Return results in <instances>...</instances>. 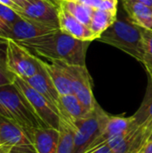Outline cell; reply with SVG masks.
I'll use <instances>...</instances> for the list:
<instances>
[{
	"mask_svg": "<svg viewBox=\"0 0 152 153\" xmlns=\"http://www.w3.org/2000/svg\"><path fill=\"white\" fill-rule=\"evenodd\" d=\"M91 41L81 40L60 28L41 36L18 42L31 54L48 61L86 65L87 50Z\"/></svg>",
	"mask_w": 152,
	"mask_h": 153,
	"instance_id": "1",
	"label": "cell"
},
{
	"mask_svg": "<svg viewBox=\"0 0 152 153\" xmlns=\"http://www.w3.org/2000/svg\"><path fill=\"white\" fill-rule=\"evenodd\" d=\"M0 116L16 123L31 142L35 131L40 127H46L14 82L0 87Z\"/></svg>",
	"mask_w": 152,
	"mask_h": 153,
	"instance_id": "2",
	"label": "cell"
},
{
	"mask_svg": "<svg viewBox=\"0 0 152 153\" xmlns=\"http://www.w3.org/2000/svg\"><path fill=\"white\" fill-rule=\"evenodd\" d=\"M99 41L115 47L142 63L143 39L140 26L128 17H117L116 21L99 38Z\"/></svg>",
	"mask_w": 152,
	"mask_h": 153,
	"instance_id": "3",
	"label": "cell"
},
{
	"mask_svg": "<svg viewBox=\"0 0 152 153\" xmlns=\"http://www.w3.org/2000/svg\"><path fill=\"white\" fill-rule=\"evenodd\" d=\"M5 40V64L8 70L23 80L37 74L41 67V59L12 39Z\"/></svg>",
	"mask_w": 152,
	"mask_h": 153,
	"instance_id": "4",
	"label": "cell"
},
{
	"mask_svg": "<svg viewBox=\"0 0 152 153\" xmlns=\"http://www.w3.org/2000/svg\"><path fill=\"white\" fill-rule=\"evenodd\" d=\"M103 108L97 104L95 108L83 118L72 124L74 130V151L73 153L88 152L102 132L101 115Z\"/></svg>",
	"mask_w": 152,
	"mask_h": 153,
	"instance_id": "5",
	"label": "cell"
},
{
	"mask_svg": "<svg viewBox=\"0 0 152 153\" xmlns=\"http://www.w3.org/2000/svg\"><path fill=\"white\" fill-rule=\"evenodd\" d=\"M13 82L27 98L34 111L44 125L47 127L59 130L62 118L57 108L23 79L15 76Z\"/></svg>",
	"mask_w": 152,
	"mask_h": 153,
	"instance_id": "6",
	"label": "cell"
},
{
	"mask_svg": "<svg viewBox=\"0 0 152 153\" xmlns=\"http://www.w3.org/2000/svg\"><path fill=\"white\" fill-rule=\"evenodd\" d=\"M61 63L69 76L73 86V94L88 110L91 111L95 108L97 100L92 91L93 81L87 69V66L67 65L64 62Z\"/></svg>",
	"mask_w": 152,
	"mask_h": 153,
	"instance_id": "7",
	"label": "cell"
},
{
	"mask_svg": "<svg viewBox=\"0 0 152 153\" xmlns=\"http://www.w3.org/2000/svg\"><path fill=\"white\" fill-rule=\"evenodd\" d=\"M16 13L23 18L59 29L58 5L47 0H28Z\"/></svg>",
	"mask_w": 152,
	"mask_h": 153,
	"instance_id": "8",
	"label": "cell"
},
{
	"mask_svg": "<svg viewBox=\"0 0 152 153\" xmlns=\"http://www.w3.org/2000/svg\"><path fill=\"white\" fill-rule=\"evenodd\" d=\"M101 123H102V132L99 137L94 142L90 150H92L96 147H99L104 143H107L111 138L121 134L130 128L137 126L133 117H125L123 116H112L108 114L103 110L101 115ZM89 150V151H90Z\"/></svg>",
	"mask_w": 152,
	"mask_h": 153,
	"instance_id": "9",
	"label": "cell"
},
{
	"mask_svg": "<svg viewBox=\"0 0 152 153\" xmlns=\"http://www.w3.org/2000/svg\"><path fill=\"white\" fill-rule=\"evenodd\" d=\"M147 143V140L138 127L134 126L126 132L111 138L107 144L113 153H136Z\"/></svg>",
	"mask_w": 152,
	"mask_h": 153,
	"instance_id": "10",
	"label": "cell"
},
{
	"mask_svg": "<svg viewBox=\"0 0 152 153\" xmlns=\"http://www.w3.org/2000/svg\"><path fill=\"white\" fill-rule=\"evenodd\" d=\"M55 30L56 29L21 16L19 20L10 26V35L8 39L20 42L41 36Z\"/></svg>",
	"mask_w": 152,
	"mask_h": 153,
	"instance_id": "11",
	"label": "cell"
},
{
	"mask_svg": "<svg viewBox=\"0 0 152 153\" xmlns=\"http://www.w3.org/2000/svg\"><path fill=\"white\" fill-rule=\"evenodd\" d=\"M58 22L59 28L73 37L87 41L97 39L96 36L90 30V27L80 22L66 9L58 4Z\"/></svg>",
	"mask_w": 152,
	"mask_h": 153,
	"instance_id": "12",
	"label": "cell"
},
{
	"mask_svg": "<svg viewBox=\"0 0 152 153\" xmlns=\"http://www.w3.org/2000/svg\"><path fill=\"white\" fill-rule=\"evenodd\" d=\"M0 140L7 148L33 146L26 133L13 121L0 116Z\"/></svg>",
	"mask_w": 152,
	"mask_h": 153,
	"instance_id": "13",
	"label": "cell"
},
{
	"mask_svg": "<svg viewBox=\"0 0 152 153\" xmlns=\"http://www.w3.org/2000/svg\"><path fill=\"white\" fill-rule=\"evenodd\" d=\"M134 123L143 133L147 142L152 134V78L148 75V85L143 100L135 112L132 116Z\"/></svg>",
	"mask_w": 152,
	"mask_h": 153,
	"instance_id": "14",
	"label": "cell"
},
{
	"mask_svg": "<svg viewBox=\"0 0 152 153\" xmlns=\"http://www.w3.org/2000/svg\"><path fill=\"white\" fill-rule=\"evenodd\" d=\"M41 63H42V67L40 71L37 74L33 75L32 77L25 79L24 81L27 83H29L33 89H35L38 92L43 95L51 104H53L57 108L60 94L58 93L48 73L47 72L43 65L42 59H41Z\"/></svg>",
	"mask_w": 152,
	"mask_h": 153,
	"instance_id": "15",
	"label": "cell"
},
{
	"mask_svg": "<svg viewBox=\"0 0 152 153\" xmlns=\"http://www.w3.org/2000/svg\"><path fill=\"white\" fill-rule=\"evenodd\" d=\"M57 109L61 118L70 124L83 118L90 112L74 94L60 95Z\"/></svg>",
	"mask_w": 152,
	"mask_h": 153,
	"instance_id": "16",
	"label": "cell"
},
{
	"mask_svg": "<svg viewBox=\"0 0 152 153\" xmlns=\"http://www.w3.org/2000/svg\"><path fill=\"white\" fill-rule=\"evenodd\" d=\"M59 130L52 127H40L33 135L32 143L37 153H56Z\"/></svg>",
	"mask_w": 152,
	"mask_h": 153,
	"instance_id": "17",
	"label": "cell"
},
{
	"mask_svg": "<svg viewBox=\"0 0 152 153\" xmlns=\"http://www.w3.org/2000/svg\"><path fill=\"white\" fill-rule=\"evenodd\" d=\"M123 7L127 17L134 24L145 28L152 29V8L139 2L131 0H122Z\"/></svg>",
	"mask_w": 152,
	"mask_h": 153,
	"instance_id": "18",
	"label": "cell"
},
{
	"mask_svg": "<svg viewBox=\"0 0 152 153\" xmlns=\"http://www.w3.org/2000/svg\"><path fill=\"white\" fill-rule=\"evenodd\" d=\"M43 65L48 73L55 87L60 95L73 94V86L67 73L60 61H43Z\"/></svg>",
	"mask_w": 152,
	"mask_h": 153,
	"instance_id": "19",
	"label": "cell"
},
{
	"mask_svg": "<svg viewBox=\"0 0 152 153\" xmlns=\"http://www.w3.org/2000/svg\"><path fill=\"white\" fill-rule=\"evenodd\" d=\"M116 19L117 11L94 9L89 27L98 39L99 36L116 21Z\"/></svg>",
	"mask_w": 152,
	"mask_h": 153,
	"instance_id": "20",
	"label": "cell"
},
{
	"mask_svg": "<svg viewBox=\"0 0 152 153\" xmlns=\"http://www.w3.org/2000/svg\"><path fill=\"white\" fill-rule=\"evenodd\" d=\"M59 4L66 9L80 22L87 26L90 25L94 8H91L77 0H59Z\"/></svg>",
	"mask_w": 152,
	"mask_h": 153,
	"instance_id": "21",
	"label": "cell"
},
{
	"mask_svg": "<svg viewBox=\"0 0 152 153\" xmlns=\"http://www.w3.org/2000/svg\"><path fill=\"white\" fill-rule=\"evenodd\" d=\"M74 130L72 124L65 120L61 121L59 128V141L56 153H73Z\"/></svg>",
	"mask_w": 152,
	"mask_h": 153,
	"instance_id": "22",
	"label": "cell"
},
{
	"mask_svg": "<svg viewBox=\"0 0 152 153\" xmlns=\"http://www.w3.org/2000/svg\"><path fill=\"white\" fill-rule=\"evenodd\" d=\"M140 28L143 39V59L142 64L144 65L148 75L152 78V29Z\"/></svg>",
	"mask_w": 152,
	"mask_h": 153,
	"instance_id": "23",
	"label": "cell"
},
{
	"mask_svg": "<svg viewBox=\"0 0 152 153\" xmlns=\"http://www.w3.org/2000/svg\"><path fill=\"white\" fill-rule=\"evenodd\" d=\"M91 8L117 11V0H77Z\"/></svg>",
	"mask_w": 152,
	"mask_h": 153,
	"instance_id": "24",
	"label": "cell"
},
{
	"mask_svg": "<svg viewBox=\"0 0 152 153\" xmlns=\"http://www.w3.org/2000/svg\"><path fill=\"white\" fill-rule=\"evenodd\" d=\"M15 75L12 74L5 64V51L1 54L0 52V87L13 82Z\"/></svg>",
	"mask_w": 152,
	"mask_h": 153,
	"instance_id": "25",
	"label": "cell"
},
{
	"mask_svg": "<svg viewBox=\"0 0 152 153\" xmlns=\"http://www.w3.org/2000/svg\"><path fill=\"white\" fill-rule=\"evenodd\" d=\"M0 17L5 23L11 26L13 23H14L17 20L21 18V15L18 14L12 8L0 3Z\"/></svg>",
	"mask_w": 152,
	"mask_h": 153,
	"instance_id": "26",
	"label": "cell"
},
{
	"mask_svg": "<svg viewBox=\"0 0 152 153\" xmlns=\"http://www.w3.org/2000/svg\"><path fill=\"white\" fill-rule=\"evenodd\" d=\"M9 153H37L34 146H22L14 147L10 150Z\"/></svg>",
	"mask_w": 152,
	"mask_h": 153,
	"instance_id": "27",
	"label": "cell"
},
{
	"mask_svg": "<svg viewBox=\"0 0 152 153\" xmlns=\"http://www.w3.org/2000/svg\"><path fill=\"white\" fill-rule=\"evenodd\" d=\"M10 35V26L5 23L0 17V38L6 39Z\"/></svg>",
	"mask_w": 152,
	"mask_h": 153,
	"instance_id": "28",
	"label": "cell"
},
{
	"mask_svg": "<svg viewBox=\"0 0 152 153\" xmlns=\"http://www.w3.org/2000/svg\"><path fill=\"white\" fill-rule=\"evenodd\" d=\"M84 153H113L112 151L110 150V148L108 147V145L107 143H104L99 147H96L92 150H90L88 152Z\"/></svg>",
	"mask_w": 152,
	"mask_h": 153,
	"instance_id": "29",
	"label": "cell"
},
{
	"mask_svg": "<svg viewBox=\"0 0 152 153\" xmlns=\"http://www.w3.org/2000/svg\"><path fill=\"white\" fill-rule=\"evenodd\" d=\"M0 3L12 8L13 10H14L15 12H17L19 10V7L15 4V3L13 1V0H0Z\"/></svg>",
	"mask_w": 152,
	"mask_h": 153,
	"instance_id": "30",
	"label": "cell"
},
{
	"mask_svg": "<svg viewBox=\"0 0 152 153\" xmlns=\"http://www.w3.org/2000/svg\"><path fill=\"white\" fill-rule=\"evenodd\" d=\"M143 153H152V140L148 141L143 146Z\"/></svg>",
	"mask_w": 152,
	"mask_h": 153,
	"instance_id": "31",
	"label": "cell"
},
{
	"mask_svg": "<svg viewBox=\"0 0 152 153\" xmlns=\"http://www.w3.org/2000/svg\"><path fill=\"white\" fill-rule=\"evenodd\" d=\"M14 3H15V4L19 7V9L20 8H22L27 2H28V0H13Z\"/></svg>",
	"mask_w": 152,
	"mask_h": 153,
	"instance_id": "32",
	"label": "cell"
},
{
	"mask_svg": "<svg viewBox=\"0 0 152 153\" xmlns=\"http://www.w3.org/2000/svg\"><path fill=\"white\" fill-rule=\"evenodd\" d=\"M131 1H134V2H139L142 4H144L150 7H152V0H131Z\"/></svg>",
	"mask_w": 152,
	"mask_h": 153,
	"instance_id": "33",
	"label": "cell"
},
{
	"mask_svg": "<svg viewBox=\"0 0 152 153\" xmlns=\"http://www.w3.org/2000/svg\"><path fill=\"white\" fill-rule=\"evenodd\" d=\"M11 149L5 147L2 143H1V140H0V153H9Z\"/></svg>",
	"mask_w": 152,
	"mask_h": 153,
	"instance_id": "34",
	"label": "cell"
},
{
	"mask_svg": "<svg viewBox=\"0 0 152 153\" xmlns=\"http://www.w3.org/2000/svg\"><path fill=\"white\" fill-rule=\"evenodd\" d=\"M47 1H48V2H50L56 5H58V4H59V0H47Z\"/></svg>",
	"mask_w": 152,
	"mask_h": 153,
	"instance_id": "35",
	"label": "cell"
},
{
	"mask_svg": "<svg viewBox=\"0 0 152 153\" xmlns=\"http://www.w3.org/2000/svg\"><path fill=\"white\" fill-rule=\"evenodd\" d=\"M136 153H143V147H142V149H141L139 152H137Z\"/></svg>",
	"mask_w": 152,
	"mask_h": 153,
	"instance_id": "36",
	"label": "cell"
},
{
	"mask_svg": "<svg viewBox=\"0 0 152 153\" xmlns=\"http://www.w3.org/2000/svg\"><path fill=\"white\" fill-rule=\"evenodd\" d=\"M150 140H152V134H151V137H150V139H149V141Z\"/></svg>",
	"mask_w": 152,
	"mask_h": 153,
	"instance_id": "37",
	"label": "cell"
},
{
	"mask_svg": "<svg viewBox=\"0 0 152 153\" xmlns=\"http://www.w3.org/2000/svg\"><path fill=\"white\" fill-rule=\"evenodd\" d=\"M151 8H152V7H151Z\"/></svg>",
	"mask_w": 152,
	"mask_h": 153,
	"instance_id": "38",
	"label": "cell"
}]
</instances>
